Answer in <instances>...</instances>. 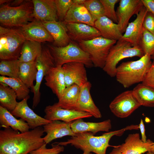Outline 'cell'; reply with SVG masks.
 Returning a JSON list of instances; mask_svg holds the SVG:
<instances>
[{
	"mask_svg": "<svg viewBox=\"0 0 154 154\" xmlns=\"http://www.w3.org/2000/svg\"><path fill=\"white\" fill-rule=\"evenodd\" d=\"M141 106L132 90L124 91L118 95L111 102L109 108L115 116L124 118Z\"/></svg>",
	"mask_w": 154,
	"mask_h": 154,
	"instance_id": "10",
	"label": "cell"
},
{
	"mask_svg": "<svg viewBox=\"0 0 154 154\" xmlns=\"http://www.w3.org/2000/svg\"><path fill=\"white\" fill-rule=\"evenodd\" d=\"M41 22L52 37L54 39L53 45L62 47L68 44L71 40L68 35L65 24L63 21Z\"/></svg>",
	"mask_w": 154,
	"mask_h": 154,
	"instance_id": "22",
	"label": "cell"
},
{
	"mask_svg": "<svg viewBox=\"0 0 154 154\" xmlns=\"http://www.w3.org/2000/svg\"><path fill=\"white\" fill-rule=\"evenodd\" d=\"M151 59H152L153 60H154V54L151 56Z\"/></svg>",
	"mask_w": 154,
	"mask_h": 154,
	"instance_id": "50",
	"label": "cell"
},
{
	"mask_svg": "<svg viewBox=\"0 0 154 154\" xmlns=\"http://www.w3.org/2000/svg\"><path fill=\"white\" fill-rule=\"evenodd\" d=\"M151 56L146 54L138 60L122 62L117 68V81L125 88L142 82L151 64Z\"/></svg>",
	"mask_w": 154,
	"mask_h": 154,
	"instance_id": "2",
	"label": "cell"
},
{
	"mask_svg": "<svg viewBox=\"0 0 154 154\" xmlns=\"http://www.w3.org/2000/svg\"><path fill=\"white\" fill-rule=\"evenodd\" d=\"M58 19L63 21L67 13L73 3V0H55Z\"/></svg>",
	"mask_w": 154,
	"mask_h": 154,
	"instance_id": "38",
	"label": "cell"
},
{
	"mask_svg": "<svg viewBox=\"0 0 154 154\" xmlns=\"http://www.w3.org/2000/svg\"><path fill=\"white\" fill-rule=\"evenodd\" d=\"M28 96L18 102L15 109L11 112L14 116L19 117L26 121L30 129H33L46 125L52 121L46 120L35 113L28 106Z\"/></svg>",
	"mask_w": 154,
	"mask_h": 154,
	"instance_id": "13",
	"label": "cell"
},
{
	"mask_svg": "<svg viewBox=\"0 0 154 154\" xmlns=\"http://www.w3.org/2000/svg\"><path fill=\"white\" fill-rule=\"evenodd\" d=\"M139 129H140L141 134V140L144 142H146L147 141L145 133V129L144 124L142 119H141L140 122L138 125Z\"/></svg>",
	"mask_w": 154,
	"mask_h": 154,
	"instance_id": "43",
	"label": "cell"
},
{
	"mask_svg": "<svg viewBox=\"0 0 154 154\" xmlns=\"http://www.w3.org/2000/svg\"><path fill=\"white\" fill-rule=\"evenodd\" d=\"M142 83L154 89V60Z\"/></svg>",
	"mask_w": 154,
	"mask_h": 154,
	"instance_id": "40",
	"label": "cell"
},
{
	"mask_svg": "<svg viewBox=\"0 0 154 154\" xmlns=\"http://www.w3.org/2000/svg\"><path fill=\"white\" fill-rule=\"evenodd\" d=\"M148 12L154 15V0H141Z\"/></svg>",
	"mask_w": 154,
	"mask_h": 154,
	"instance_id": "42",
	"label": "cell"
},
{
	"mask_svg": "<svg viewBox=\"0 0 154 154\" xmlns=\"http://www.w3.org/2000/svg\"><path fill=\"white\" fill-rule=\"evenodd\" d=\"M49 48L54 59L56 66H61L68 62H77L83 63L86 67L94 66L89 55L73 41L67 45L58 47L49 45Z\"/></svg>",
	"mask_w": 154,
	"mask_h": 154,
	"instance_id": "6",
	"label": "cell"
},
{
	"mask_svg": "<svg viewBox=\"0 0 154 154\" xmlns=\"http://www.w3.org/2000/svg\"><path fill=\"white\" fill-rule=\"evenodd\" d=\"M42 49L41 43L26 40L22 47L20 55L18 59L20 62L35 61L41 53Z\"/></svg>",
	"mask_w": 154,
	"mask_h": 154,
	"instance_id": "29",
	"label": "cell"
},
{
	"mask_svg": "<svg viewBox=\"0 0 154 154\" xmlns=\"http://www.w3.org/2000/svg\"><path fill=\"white\" fill-rule=\"evenodd\" d=\"M35 62L37 73L35 84L33 90V109L37 107L40 101V88L43 78L51 68L56 66L54 59L48 47L42 48Z\"/></svg>",
	"mask_w": 154,
	"mask_h": 154,
	"instance_id": "9",
	"label": "cell"
},
{
	"mask_svg": "<svg viewBox=\"0 0 154 154\" xmlns=\"http://www.w3.org/2000/svg\"><path fill=\"white\" fill-rule=\"evenodd\" d=\"M0 125L3 128L10 127L21 133L29 131V127L23 119H17L6 109L0 106Z\"/></svg>",
	"mask_w": 154,
	"mask_h": 154,
	"instance_id": "27",
	"label": "cell"
},
{
	"mask_svg": "<svg viewBox=\"0 0 154 154\" xmlns=\"http://www.w3.org/2000/svg\"><path fill=\"white\" fill-rule=\"evenodd\" d=\"M20 62L19 59L1 60L0 74L11 78L19 77Z\"/></svg>",
	"mask_w": 154,
	"mask_h": 154,
	"instance_id": "34",
	"label": "cell"
},
{
	"mask_svg": "<svg viewBox=\"0 0 154 154\" xmlns=\"http://www.w3.org/2000/svg\"><path fill=\"white\" fill-rule=\"evenodd\" d=\"M94 27L99 31L102 37L106 39L117 41L123 36L118 24L105 16L95 21Z\"/></svg>",
	"mask_w": 154,
	"mask_h": 154,
	"instance_id": "25",
	"label": "cell"
},
{
	"mask_svg": "<svg viewBox=\"0 0 154 154\" xmlns=\"http://www.w3.org/2000/svg\"><path fill=\"white\" fill-rule=\"evenodd\" d=\"M70 123L54 120L44 125V131L46 133L43 137L45 143L47 144L54 140L66 136H74L76 134L72 131Z\"/></svg>",
	"mask_w": 154,
	"mask_h": 154,
	"instance_id": "21",
	"label": "cell"
},
{
	"mask_svg": "<svg viewBox=\"0 0 154 154\" xmlns=\"http://www.w3.org/2000/svg\"><path fill=\"white\" fill-rule=\"evenodd\" d=\"M25 1L21 0H16L12 1L11 3V6L13 7H16L19 6L22 3H23Z\"/></svg>",
	"mask_w": 154,
	"mask_h": 154,
	"instance_id": "44",
	"label": "cell"
},
{
	"mask_svg": "<svg viewBox=\"0 0 154 154\" xmlns=\"http://www.w3.org/2000/svg\"><path fill=\"white\" fill-rule=\"evenodd\" d=\"M64 23L71 40L79 42L101 36L99 31L94 27L83 23Z\"/></svg>",
	"mask_w": 154,
	"mask_h": 154,
	"instance_id": "16",
	"label": "cell"
},
{
	"mask_svg": "<svg viewBox=\"0 0 154 154\" xmlns=\"http://www.w3.org/2000/svg\"><path fill=\"white\" fill-rule=\"evenodd\" d=\"M117 41L100 36L78 44L89 55L94 67L103 69L111 48Z\"/></svg>",
	"mask_w": 154,
	"mask_h": 154,
	"instance_id": "7",
	"label": "cell"
},
{
	"mask_svg": "<svg viewBox=\"0 0 154 154\" xmlns=\"http://www.w3.org/2000/svg\"><path fill=\"white\" fill-rule=\"evenodd\" d=\"M46 85L50 88L59 99L66 88L62 66L51 68L44 78Z\"/></svg>",
	"mask_w": 154,
	"mask_h": 154,
	"instance_id": "23",
	"label": "cell"
},
{
	"mask_svg": "<svg viewBox=\"0 0 154 154\" xmlns=\"http://www.w3.org/2000/svg\"><path fill=\"white\" fill-rule=\"evenodd\" d=\"M71 128L75 133L83 132L92 133L94 135L100 131L108 132L112 128L111 121L108 119L99 122H85L80 119L70 123Z\"/></svg>",
	"mask_w": 154,
	"mask_h": 154,
	"instance_id": "24",
	"label": "cell"
},
{
	"mask_svg": "<svg viewBox=\"0 0 154 154\" xmlns=\"http://www.w3.org/2000/svg\"><path fill=\"white\" fill-rule=\"evenodd\" d=\"M12 1V0H0V4L1 5L5 3H9L10 2Z\"/></svg>",
	"mask_w": 154,
	"mask_h": 154,
	"instance_id": "47",
	"label": "cell"
},
{
	"mask_svg": "<svg viewBox=\"0 0 154 154\" xmlns=\"http://www.w3.org/2000/svg\"><path fill=\"white\" fill-rule=\"evenodd\" d=\"M144 55L141 47H133L129 42L120 39L111 48L102 69L111 77H115L117 66L120 61L134 56L141 58Z\"/></svg>",
	"mask_w": 154,
	"mask_h": 154,
	"instance_id": "5",
	"label": "cell"
},
{
	"mask_svg": "<svg viewBox=\"0 0 154 154\" xmlns=\"http://www.w3.org/2000/svg\"><path fill=\"white\" fill-rule=\"evenodd\" d=\"M143 28L154 35V15L147 11L144 19Z\"/></svg>",
	"mask_w": 154,
	"mask_h": 154,
	"instance_id": "41",
	"label": "cell"
},
{
	"mask_svg": "<svg viewBox=\"0 0 154 154\" xmlns=\"http://www.w3.org/2000/svg\"><path fill=\"white\" fill-rule=\"evenodd\" d=\"M147 154H154V153L151 151H150L147 152Z\"/></svg>",
	"mask_w": 154,
	"mask_h": 154,
	"instance_id": "49",
	"label": "cell"
},
{
	"mask_svg": "<svg viewBox=\"0 0 154 154\" xmlns=\"http://www.w3.org/2000/svg\"><path fill=\"white\" fill-rule=\"evenodd\" d=\"M56 145L66 146L70 144L83 151L82 154H106L107 148L101 142L97 136L92 133L83 132L76 133L67 141L53 143Z\"/></svg>",
	"mask_w": 154,
	"mask_h": 154,
	"instance_id": "8",
	"label": "cell"
},
{
	"mask_svg": "<svg viewBox=\"0 0 154 154\" xmlns=\"http://www.w3.org/2000/svg\"><path fill=\"white\" fill-rule=\"evenodd\" d=\"M119 0H100L104 7L105 16L117 24L118 20L116 12L115 9L116 4L119 2Z\"/></svg>",
	"mask_w": 154,
	"mask_h": 154,
	"instance_id": "37",
	"label": "cell"
},
{
	"mask_svg": "<svg viewBox=\"0 0 154 154\" xmlns=\"http://www.w3.org/2000/svg\"><path fill=\"white\" fill-rule=\"evenodd\" d=\"M26 40L21 28H6L0 26L1 61L18 59Z\"/></svg>",
	"mask_w": 154,
	"mask_h": 154,
	"instance_id": "3",
	"label": "cell"
},
{
	"mask_svg": "<svg viewBox=\"0 0 154 154\" xmlns=\"http://www.w3.org/2000/svg\"><path fill=\"white\" fill-rule=\"evenodd\" d=\"M43 127L21 133L11 127L0 130V154H29L44 143Z\"/></svg>",
	"mask_w": 154,
	"mask_h": 154,
	"instance_id": "1",
	"label": "cell"
},
{
	"mask_svg": "<svg viewBox=\"0 0 154 154\" xmlns=\"http://www.w3.org/2000/svg\"><path fill=\"white\" fill-rule=\"evenodd\" d=\"M84 5L95 21L105 16L104 9L100 0H86Z\"/></svg>",
	"mask_w": 154,
	"mask_h": 154,
	"instance_id": "35",
	"label": "cell"
},
{
	"mask_svg": "<svg viewBox=\"0 0 154 154\" xmlns=\"http://www.w3.org/2000/svg\"><path fill=\"white\" fill-rule=\"evenodd\" d=\"M80 87L75 84L66 87L57 103L54 104L62 108L75 110L78 99Z\"/></svg>",
	"mask_w": 154,
	"mask_h": 154,
	"instance_id": "28",
	"label": "cell"
},
{
	"mask_svg": "<svg viewBox=\"0 0 154 154\" xmlns=\"http://www.w3.org/2000/svg\"><path fill=\"white\" fill-rule=\"evenodd\" d=\"M17 95L11 88L7 84L0 83V106L11 112L18 103Z\"/></svg>",
	"mask_w": 154,
	"mask_h": 154,
	"instance_id": "32",
	"label": "cell"
},
{
	"mask_svg": "<svg viewBox=\"0 0 154 154\" xmlns=\"http://www.w3.org/2000/svg\"><path fill=\"white\" fill-rule=\"evenodd\" d=\"M46 144L44 143L37 149L31 152L29 154H59L64 151V147L63 146L52 144V147L47 148Z\"/></svg>",
	"mask_w": 154,
	"mask_h": 154,
	"instance_id": "39",
	"label": "cell"
},
{
	"mask_svg": "<svg viewBox=\"0 0 154 154\" xmlns=\"http://www.w3.org/2000/svg\"><path fill=\"white\" fill-rule=\"evenodd\" d=\"M147 12L144 6L137 15L135 20L129 23L120 39L129 42L133 47H141L143 23Z\"/></svg>",
	"mask_w": 154,
	"mask_h": 154,
	"instance_id": "14",
	"label": "cell"
},
{
	"mask_svg": "<svg viewBox=\"0 0 154 154\" xmlns=\"http://www.w3.org/2000/svg\"><path fill=\"white\" fill-rule=\"evenodd\" d=\"M37 69L35 61L20 62L19 78L29 88L33 90L36 80Z\"/></svg>",
	"mask_w": 154,
	"mask_h": 154,
	"instance_id": "30",
	"label": "cell"
},
{
	"mask_svg": "<svg viewBox=\"0 0 154 154\" xmlns=\"http://www.w3.org/2000/svg\"><path fill=\"white\" fill-rule=\"evenodd\" d=\"M85 67L83 63L77 62L62 66L66 87L74 84L80 87L88 81Z\"/></svg>",
	"mask_w": 154,
	"mask_h": 154,
	"instance_id": "15",
	"label": "cell"
},
{
	"mask_svg": "<svg viewBox=\"0 0 154 154\" xmlns=\"http://www.w3.org/2000/svg\"><path fill=\"white\" fill-rule=\"evenodd\" d=\"M63 22L83 23L94 27L95 21L84 4L73 3Z\"/></svg>",
	"mask_w": 154,
	"mask_h": 154,
	"instance_id": "26",
	"label": "cell"
},
{
	"mask_svg": "<svg viewBox=\"0 0 154 154\" xmlns=\"http://www.w3.org/2000/svg\"><path fill=\"white\" fill-rule=\"evenodd\" d=\"M141 47L144 55L154 54V35L143 28Z\"/></svg>",
	"mask_w": 154,
	"mask_h": 154,
	"instance_id": "36",
	"label": "cell"
},
{
	"mask_svg": "<svg viewBox=\"0 0 154 154\" xmlns=\"http://www.w3.org/2000/svg\"><path fill=\"white\" fill-rule=\"evenodd\" d=\"M21 29L26 40L40 43L54 41L52 36L40 21L33 20L23 26Z\"/></svg>",
	"mask_w": 154,
	"mask_h": 154,
	"instance_id": "20",
	"label": "cell"
},
{
	"mask_svg": "<svg viewBox=\"0 0 154 154\" xmlns=\"http://www.w3.org/2000/svg\"><path fill=\"white\" fill-rule=\"evenodd\" d=\"M33 10L32 1H24L20 5L16 7L11 6L8 4L1 5L0 8V23L7 27H21L34 18Z\"/></svg>",
	"mask_w": 154,
	"mask_h": 154,
	"instance_id": "4",
	"label": "cell"
},
{
	"mask_svg": "<svg viewBox=\"0 0 154 154\" xmlns=\"http://www.w3.org/2000/svg\"><path fill=\"white\" fill-rule=\"evenodd\" d=\"M116 11L118 23L122 33L125 31L129 19L137 15L144 7L141 0H120Z\"/></svg>",
	"mask_w": 154,
	"mask_h": 154,
	"instance_id": "11",
	"label": "cell"
},
{
	"mask_svg": "<svg viewBox=\"0 0 154 154\" xmlns=\"http://www.w3.org/2000/svg\"><path fill=\"white\" fill-rule=\"evenodd\" d=\"M86 0H73V3L78 4H84Z\"/></svg>",
	"mask_w": 154,
	"mask_h": 154,
	"instance_id": "46",
	"label": "cell"
},
{
	"mask_svg": "<svg viewBox=\"0 0 154 154\" xmlns=\"http://www.w3.org/2000/svg\"><path fill=\"white\" fill-rule=\"evenodd\" d=\"M133 90L141 106L154 107V89L142 83L137 84Z\"/></svg>",
	"mask_w": 154,
	"mask_h": 154,
	"instance_id": "31",
	"label": "cell"
},
{
	"mask_svg": "<svg viewBox=\"0 0 154 154\" xmlns=\"http://www.w3.org/2000/svg\"><path fill=\"white\" fill-rule=\"evenodd\" d=\"M33 16L40 22L58 21L55 0H33Z\"/></svg>",
	"mask_w": 154,
	"mask_h": 154,
	"instance_id": "17",
	"label": "cell"
},
{
	"mask_svg": "<svg viewBox=\"0 0 154 154\" xmlns=\"http://www.w3.org/2000/svg\"><path fill=\"white\" fill-rule=\"evenodd\" d=\"M153 142L150 139L143 142L138 133L130 134L118 148L122 154H142L151 151Z\"/></svg>",
	"mask_w": 154,
	"mask_h": 154,
	"instance_id": "19",
	"label": "cell"
},
{
	"mask_svg": "<svg viewBox=\"0 0 154 154\" xmlns=\"http://www.w3.org/2000/svg\"><path fill=\"white\" fill-rule=\"evenodd\" d=\"M118 146L114 148L109 154H122L118 148Z\"/></svg>",
	"mask_w": 154,
	"mask_h": 154,
	"instance_id": "45",
	"label": "cell"
},
{
	"mask_svg": "<svg viewBox=\"0 0 154 154\" xmlns=\"http://www.w3.org/2000/svg\"><path fill=\"white\" fill-rule=\"evenodd\" d=\"M151 147H152V150H151V151L154 153V142L153 143Z\"/></svg>",
	"mask_w": 154,
	"mask_h": 154,
	"instance_id": "48",
	"label": "cell"
},
{
	"mask_svg": "<svg viewBox=\"0 0 154 154\" xmlns=\"http://www.w3.org/2000/svg\"><path fill=\"white\" fill-rule=\"evenodd\" d=\"M0 82L4 83L13 89L15 92L19 100H23L28 96L29 88L19 78L0 76Z\"/></svg>",
	"mask_w": 154,
	"mask_h": 154,
	"instance_id": "33",
	"label": "cell"
},
{
	"mask_svg": "<svg viewBox=\"0 0 154 154\" xmlns=\"http://www.w3.org/2000/svg\"><path fill=\"white\" fill-rule=\"evenodd\" d=\"M44 112L45 115L44 118L47 120L50 121L60 120L67 123H71L78 119L92 116L88 113L62 108L57 106L54 104L46 106Z\"/></svg>",
	"mask_w": 154,
	"mask_h": 154,
	"instance_id": "12",
	"label": "cell"
},
{
	"mask_svg": "<svg viewBox=\"0 0 154 154\" xmlns=\"http://www.w3.org/2000/svg\"><path fill=\"white\" fill-rule=\"evenodd\" d=\"M91 87V84L89 81L80 87L75 110L89 113L96 118H100L102 116L101 113L94 104L90 94Z\"/></svg>",
	"mask_w": 154,
	"mask_h": 154,
	"instance_id": "18",
	"label": "cell"
}]
</instances>
